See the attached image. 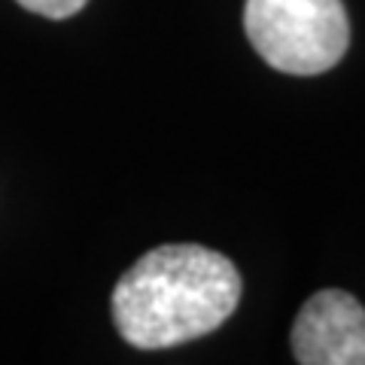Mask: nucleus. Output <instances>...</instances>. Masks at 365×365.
Masks as SVG:
<instances>
[{
	"label": "nucleus",
	"instance_id": "obj_4",
	"mask_svg": "<svg viewBox=\"0 0 365 365\" xmlns=\"http://www.w3.org/2000/svg\"><path fill=\"white\" fill-rule=\"evenodd\" d=\"M16 4H21L28 13H37L46 19H71L88 0H16Z\"/></svg>",
	"mask_w": 365,
	"mask_h": 365
},
{
	"label": "nucleus",
	"instance_id": "obj_2",
	"mask_svg": "<svg viewBox=\"0 0 365 365\" xmlns=\"http://www.w3.org/2000/svg\"><path fill=\"white\" fill-rule=\"evenodd\" d=\"M244 31L259 58L289 76L332 71L350 46L341 0H247Z\"/></svg>",
	"mask_w": 365,
	"mask_h": 365
},
{
	"label": "nucleus",
	"instance_id": "obj_1",
	"mask_svg": "<svg viewBox=\"0 0 365 365\" xmlns=\"http://www.w3.org/2000/svg\"><path fill=\"white\" fill-rule=\"evenodd\" d=\"M241 302V274L222 253L168 244L140 256L113 289V319L137 350H168L210 335Z\"/></svg>",
	"mask_w": 365,
	"mask_h": 365
},
{
	"label": "nucleus",
	"instance_id": "obj_3",
	"mask_svg": "<svg viewBox=\"0 0 365 365\" xmlns=\"http://www.w3.org/2000/svg\"><path fill=\"white\" fill-rule=\"evenodd\" d=\"M292 356L302 365H365V307L344 289H323L292 323Z\"/></svg>",
	"mask_w": 365,
	"mask_h": 365
}]
</instances>
